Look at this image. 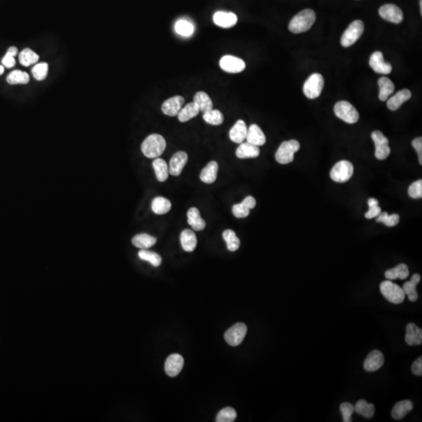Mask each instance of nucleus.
<instances>
[{"label":"nucleus","instance_id":"dca6fc26","mask_svg":"<svg viewBox=\"0 0 422 422\" xmlns=\"http://www.w3.org/2000/svg\"><path fill=\"white\" fill-rule=\"evenodd\" d=\"M185 103V99L181 95L171 97L162 105V111L166 115L175 117L178 115Z\"/></svg>","mask_w":422,"mask_h":422},{"label":"nucleus","instance_id":"c03bdc74","mask_svg":"<svg viewBox=\"0 0 422 422\" xmlns=\"http://www.w3.org/2000/svg\"><path fill=\"white\" fill-rule=\"evenodd\" d=\"M236 411L233 407H225L218 413L216 422H233L236 419Z\"/></svg>","mask_w":422,"mask_h":422},{"label":"nucleus","instance_id":"6ab92c4d","mask_svg":"<svg viewBox=\"0 0 422 422\" xmlns=\"http://www.w3.org/2000/svg\"><path fill=\"white\" fill-rule=\"evenodd\" d=\"M256 199L253 196H247L242 203L234 204L233 207V213L237 218H245L249 216L250 209L256 207Z\"/></svg>","mask_w":422,"mask_h":422},{"label":"nucleus","instance_id":"4468645a","mask_svg":"<svg viewBox=\"0 0 422 422\" xmlns=\"http://www.w3.org/2000/svg\"><path fill=\"white\" fill-rule=\"evenodd\" d=\"M188 161V155L186 152L179 151L172 156L169 163V174L173 176H179L183 172L185 165Z\"/></svg>","mask_w":422,"mask_h":422},{"label":"nucleus","instance_id":"b1692460","mask_svg":"<svg viewBox=\"0 0 422 422\" xmlns=\"http://www.w3.org/2000/svg\"><path fill=\"white\" fill-rule=\"evenodd\" d=\"M260 153L261 150L259 146L249 143L247 141L240 144L235 152L237 157L240 159L256 158Z\"/></svg>","mask_w":422,"mask_h":422},{"label":"nucleus","instance_id":"5701e85b","mask_svg":"<svg viewBox=\"0 0 422 422\" xmlns=\"http://www.w3.org/2000/svg\"><path fill=\"white\" fill-rule=\"evenodd\" d=\"M411 91L408 90H403L396 93L393 96L390 97L389 99H387V107L389 108V110L392 111H396L398 110L399 108L404 104V102L409 100L411 98Z\"/></svg>","mask_w":422,"mask_h":422},{"label":"nucleus","instance_id":"9d476101","mask_svg":"<svg viewBox=\"0 0 422 422\" xmlns=\"http://www.w3.org/2000/svg\"><path fill=\"white\" fill-rule=\"evenodd\" d=\"M247 332V327L243 323H237L225 332V341L230 346H236L242 343Z\"/></svg>","mask_w":422,"mask_h":422},{"label":"nucleus","instance_id":"c85d7f7f","mask_svg":"<svg viewBox=\"0 0 422 422\" xmlns=\"http://www.w3.org/2000/svg\"><path fill=\"white\" fill-rule=\"evenodd\" d=\"M414 404L411 400H404L395 404L392 410V417L396 420L403 419L411 410L413 409Z\"/></svg>","mask_w":422,"mask_h":422},{"label":"nucleus","instance_id":"72a5a7b5","mask_svg":"<svg viewBox=\"0 0 422 422\" xmlns=\"http://www.w3.org/2000/svg\"><path fill=\"white\" fill-rule=\"evenodd\" d=\"M193 102L199 106V110L205 113L213 110V102L204 92H198L193 97Z\"/></svg>","mask_w":422,"mask_h":422},{"label":"nucleus","instance_id":"bb28decb","mask_svg":"<svg viewBox=\"0 0 422 422\" xmlns=\"http://www.w3.org/2000/svg\"><path fill=\"white\" fill-rule=\"evenodd\" d=\"M420 275H419V274H415V275H413V276L411 277V280L404 283V285L402 287L404 294L407 295V296H408V298H409L410 301L415 302L417 299H418V298H419V295H418V292H417L416 287L417 284H419V283L420 282Z\"/></svg>","mask_w":422,"mask_h":422},{"label":"nucleus","instance_id":"0eeeda50","mask_svg":"<svg viewBox=\"0 0 422 422\" xmlns=\"http://www.w3.org/2000/svg\"><path fill=\"white\" fill-rule=\"evenodd\" d=\"M365 31V25L361 20L353 21L348 26L341 38V45L343 47H350L361 37Z\"/></svg>","mask_w":422,"mask_h":422},{"label":"nucleus","instance_id":"5fc2aeb1","mask_svg":"<svg viewBox=\"0 0 422 422\" xmlns=\"http://www.w3.org/2000/svg\"><path fill=\"white\" fill-rule=\"evenodd\" d=\"M6 53L9 54V55H11L12 56H14L15 57L17 56V54L18 53V50H17V48L14 47H9L8 48L7 52Z\"/></svg>","mask_w":422,"mask_h":422},{"label":"nucleus","instance_id":"cd10ccee","mask_svg":"<svg viewBox=\"0 0 422 422\" xmlns=\"http://www.w3.org/2000/svg\"><path fill=\"white\" fill-rule=\"evenodd\" d=\"M377 85L379 86L378 97L380 100L386 101L392 93H394L395 86L393 82L386 77H381L377 81Z\"/></svg>","mask_w":422,"mask_h":422},{"label":"nucleus","instance_id":"f704fd0d","mask_svg":"<svg viewBox=\"0 0 422 422\" xmlns=\"http://www.w3.org/2000/svg\"><path fill=\"white\" fill-rule=\"evenodd\" d=\"M156 242V238L151 236L149 234H137L134 238H132V244L136 247L141 249H149L154 246Z\"/></svg>","mask_w":422,"mask_h":422},{"label":"nucleus","instance_id":"a878e982","mask_svg":"<svg viewBox=\"0 0 422 422\" xmlns=\"http://www.w3.org/2000/svg\"><path fill=\"white\" fill-rule=\"evenodd\" d=\"M218 164L216 161H210L200 173V179L206 184H212L218 176Z\"/></svg>","mask_w":422,"mask_h":422},{"label":"nucleus","instance_id":"2eb2a0df","mask_svg":"<svg viewBox=\"0 0 422 422\" xmlns=\"http://www.w3.org/2000/svg\"><path fill=\"white\" fill-rule=\"evenodd\" d=\"M184 366V359L180 354H171L166 360L165 372L170 377H175L182 372Z\"/></svg>","mask_w":422,"mask_h":422},{"label":"nucleus","instance_id":"4c0bfd02","mask_svg":"<svg viewBox=\"0 0 422 422\" xmlns=\"http://www.w3.org/2000/svg\"><path fill=\"white\" fill-rule=\"evenodd\" d=\"M6 81L9 85H25L30 82V77L27 72L16 70L8 75Z\"/></svg>","mask_w":422,"mask_h":422},{"label":"nucleus","instance_id":"473e14b6","mask_svg":"<svg viewBox=\"0 0 422 422\" xmlns=\"http://www.w3.org/2000/svg\"><path fill=\"white\" fill-rule=\"evenodd\" d=\"M385 276L389 280H395L396 279L404 280L409 276V269L405 264H400L395 268L386 271Z\"/></svg>","mask_w":422,"mask_h":422},{"label":"nucleus","instance_id":"ddd939ff","mask_svg":"<svg viewBox=\"0 0 422 422\" xmlns=\"http://www.w3.org/2000/svg\"><path fill=\"white\" fill-rule=\"evenodd\" d=\"M369 65L373 71L381 75H389L392 70L391 63L385 61L383 54L380 51L373 52L369 60Z\"/></svg>","mask_w":422,"mask_h":422},{"label":"nucleus","instance_id":"20e7f679","mask_svg":"<svg viewBox=\"0 0 422 422\" xmlns=\"http://www.w3.org/2000/svg\"><path fill=\"white\" fill-rule=\"evenodd\" d=\"M300 144L296 140L283 141L276 153V159L279 164H287L293 161L294 154L299 150Z\"/></svg>","mask_w":422,"mask_h":422},{"label":"nucleus","instance_id":"1a4fd4ad","mask_svg":"<svg viewBox=\"0 0 422 422\" xmlns=\"http://www.w3.org/2000/svg\"><path fill=\"white\" fill-rule=\"evenodd\" d=\"M372 139L375 145V157L377 160L386 159L390 154L389 140L380 131H375L372 133Z\"/></svg>","mask_w":422,"mask_h":422},{"label":"nucleus","instance_id":"a18cd8bd","mask_svg":"<svg viewBox=\"0 0 422 422\" xmlns=\"http://www.w3.org/2000/svg\"><path fill=\"white\" fill-rule=\"evenodd\" d=\"M376 222L384 223L388 227H394L398 225L400 222V216L396 214L389 215L387 212H381V214L377 216Z\"/></svg>","mask_w":422,"mask_h":422},{"label":"nucleus","instance_id":"f257e3e1","mask_svg":"<svg viewBox=\"0 0 422 422\" xmlns=\"http://www.w3.org/2000/svg\"><path fill=\"white\" fill-rule=\"evenodd\" d=\"M316 21V13L311 9H303L291 20L288 30L293 34L303 33L311 29Z\"/></svg>","mask_w":422,"mask_h":422},{"label":"nucleus","instance_id":"c9c22d12","mask_svg":"<svg viewBox=\"0 0 422 422\" xmlns=\"http://www.w3.org/2000/svg\"><path fill=\"white\" fill-rule=\"evenodd\" d=\"M375 408L374 404H369L365 400H358L355 407H354V411H356L358 415H362V416L367 418V419H371L374 416Z\"/></svg>","mask_w":422,"mask_h":422},{"label":"nucleus","instance_id":"de8ad7c7","mask_svg":"<svg viewBox=\"0 0 422 422\" xmlns=\"http://www.w3.org/2000/svg\"><path fill=\"white\" fill-rule=\"evenodd\" d=\"M368 203H369V210L365 214V218L367 219L377 218L381 212V208L378 207V201L374 198H370L368 201Z\"/></svg>","mask_w":422,"mask_h":422},{"label":"nucleus","instance_id":"a19ab883","mask_svg":"<svg viewBox=\"0 0 422 422\" xmlns=\"http://www.w3.org/2000/svg\"><path fill=\"white\" fill-rule=\"evenodd\" d=\"M193 24L186 20H179L175 24V30L177 33L184 37H189L194 32Z\"/></svg>","mask_w":422,"mask_h":422},{"label":"nucleus","instance_id":"8fccbe9b","mask_svg":"<svg viewBox=\"0 0 422 422\" xmlns=\"http://www.w3.org/2000/svg\"><path fill=\"white\" fill-rule=\"evenodd\" d=\"M410 197L413 199H419L422 197V181L418 180L412 183L408 188Z\"/></svg>","mask_w":422,"mask_h":422},{"label":"nucleus","instance_id":"4d7b16f0","mask_svg":"<svg viewBox=\"0 0 422 422\" xmlns=\"http://www.w3.org/2000/svg\"><path fill=\"white\" fill-rule=\"evenodd\" d=\"M421 13H422V0H420Z\"/></svg>","mask_w":422,"mask_h":422},{"label":"nucleus","instance_id":"58836bf2","mask_svg":"<svg viewBox=\"0 0 422 422\" xmlns=\"http://www.w3.org/2000/svg\"><path fill=\"white\" fill-rule=\"evenodd\" d=\"M222 235L227 243V247L229 251L234 252L238 250L240 246V240L234 231L227 229L224 232Z\"/></svg>","mask_w":422,"mask_h":422},{"label":"nucleus","instance_id":"f3484780","mask_svg":"<svg viewBox=\"0 0 422 422\" xmlns=\"http://www.w3.org/2000/svg\"><path fill=\"white\" fill-rule=\"evenodd\" d=\"M384 356L381 351L377 350H373L369 353L365 363L364 368L367 372H373L381 369L384 365Z\"/></svg>","mask_w":422,"mask_h":422},{"label":"nucleus","instance_id":"603ef678","mask_svg":"<svg viewBox=\"0 0 422 422\" xmlns=\"http://www.w3.org/2000/svg\"><path fill=\"white\" fill-rule=\"evenodd\" d=\"M411 371L413 374L417 376H422V357H420L413 363L411 367Z\"/></svg>","mask_w":422,"mask_h":422},{"label":"nucleus","instance_id":"2f4dec72","mask_svg":"<svg viewBox=\"0 0 422 422\" xmlns=\"http://www.w3.org/2000/svg\"><path fill=\"white\" fill-rule=\"evenodd\" d=\"M153 167L156 173V179L160 183H164L169 176V168L165 160L161 158H156L153 162Z\"/></svg>","mask_w":422,"mask_h":422},{"label":"nucleus","instance_id":"7ed1b4c3","mask_svg":"<svg viewBox=\"0 0 422 422\" xmlns=\"http://www.w3.org/2000/svg\"><path fill=\"white\" fill-rule=\"evenodd\" d=\"M334 113L338 118L348 124L357 123L359 113L353 105L347 101H339L334 106Z\"/></svg>","mask_w":422,"mask_h":422},{"label":"nucleus","instance_id":"37998d69","mask_svg":"<svg viewBox=\"0 0 422 422\" xmlns=\"http://www.w3.org/2000/svg\"><path fill=\"white\" fill-rule=\"evenodd\" d=\"M139 257L142 261L149 262L154 267L160 266L162 263V258L160 255L154 253V252L146 250V249H141L139 252Z\"/></svg>","mask_w":422,"mask_h":422},{"label":"nucleus","instance_id":"79ce46f5","mask_svg":"<svg viewBox=\"0 0 422 422\" xmlns=\"http://www.w3.org/2000/svg\"><path fill=\"white\" fill-rule=\"evenodd\" d=\"M203 120L211 125H220L224 122V115L218 110H210L203 113Z\"/></svg>","mask_w":422,"mask_h":422},{"label":"nucleus","instance_id":"3c124183","mask_svg":"<svg viewBox=\"0 0 422 422\" xmlns=\"http://www.w3.org/2000/svg\"><path fill=\"white\" fill-rule=\"evenodd\" d=\"M412 145L415 148L417 153L419 154V163L421 165L422 164V138L419 137L412 141Z\"/></svg>","mask_w":422,"mask_h":422},{"label":"nucleus","instance_id":"aec40b11","mask_svg":"<svg viewBox=\"0 0 422 422\" xmlns=\"http://www.w3.org/2000/svg\"><path fill=\"white\" fill-rule=\"evenodd\" d=\"M248 129L245 121L238 120L229 132V138L234 143L241 144L246 140Z\"/></svg>","mask_w":422,"mask_h":422},{"label":"nucleus","instance_id":"4be33fe9","mask_svg":"<svg viewBox=\"0 0 422 422\" xmlns=\"http://www.w3.org/2000/svg\"><path fill=\"white\" fill-rule=\"evenodd\" d=\"M246 140L249 143L257 146H261L266 142V136L258 125L253 124L248 129Z\"/></svg>","mask_w":422,"mask_h":422},{"label":"nucleus","instance_id":"393cba45","mask_svg":"<svg viewBox=\"0 0 422 422\" xmlns=\"http://www.w3.org/2000/svg\"><path fill=\"white\" fill-rule=\"evenodd\" d=\"M181 244L183 249L186 252H192L195 250L197 245V238L195 233L190 229L183 230L180 235Z\"/></svg>","mask_w":422,"mask_h":422},{"label":"nucleus","instance_id":"a211bd4d","mask_svg":"<svg viewBox=\"0 0 422 422\" xmlns=\"http://www.w3.org/2000/svg\"><path fill=\"white\" fill-rule=\"evenodd\" d=\"M214 24L223 28H230L234 26L238 21V17L232 12H216L213 17Z\"/></svg>","mask_w":422,"mask_h":422},{"label":"nucleus","instance_id":"49530a36","mask_svg":"<svg viewBox=\"0 0 422 422\" xmlns=\"http://www.w3.org/2000/svg\"><path fill=\"white\" fill-rule=\"evenodd\" d=\"M48 63H37L32 70V75L37 81H43L48 75Z\"/></svg>","mask_w":422,"mask_h":422},{"label":"nucleus","instance_id":"39448f33","mask_svg":"<svg viewBox=\"0 0 422 422\" xmlns=\"http://www.w3.org/2000/svg\"><path fill=\"white\" fill-rule=\"evenodd\" d=\"M325 86L323 76L318 73H314L307 78L303 85V93L308 99H316L320 96Z\"/></svg>","mask_w":422,"mask_h":422},{"label":"nucleus","instance_id":"6e6d98bb","mask_svg":"<svg viewBox=\"0 0 422 422\" xmlns=\"http://www.w3.org/2000/svg\"><path fill=\"white\" fill-rule=\"evenodd\" d=\"M4 73V67L3 66L0 65V75H2Z\"/></svg>","mask_w":422,"mask_h":422},{"label":"nucleus","instance_id":"412c9836","mask_svg":"<svg viewBox=\"0 0 422 422\" xmlns=\"http://www.w3.org/2000/svg\"><path fill=\"white\" fill-rule=\"evenodd\" d=\"M405 341L409 346H419L422 342V330L414 323L406 327Z\"/></svg>","mask_w":422,"mask_h":422},{"label":"nucleus","instance_id":"7c9ffc66","mask_svg":"<svg viewBox=\"0 0 422 422\" xmlns=\"http://www.w3.org/2000/svg\"><path fill=\"white\" fill-rule=\"evenodd\" d=\"M199 106L195 104V102H189L188 104L186 105L184 107L181 109L179 114H178V118H179L180 122H187L189 120L192 119L194 117L199 114Z\"/></svg>","mask_w":422,"mask_h":422},{"label":"nucleus","instance_id":"9b49d317","mask_svg":"<svg viewBox=\"0 0 422 422\" xmlns=\"http://www.w3.org/2000/svg\"><path fill=\"white\" fill-rule=\"evenodd\" d=\"M220 67L223 71L232 74L242 72L246 68V63L236 56L226 55L220 60Z\"/></svg>","mask_w":422,"mask_h":422},{"label":"nucleus","instance_id":"6e6552de","mask_svg":"<svg viewBox=\"0 0 422 422\" xmlns=\"http://www.w3.org/2000/svg\"><path fill=\"white\" fill-rule=\"evenodd\" d=\"M353 171L354 168L350 161L341 160L333 167L330 172V177L331 180L335 183H346L353 176Z\"/></svg>","mask_w":422,"mask_h":422},{"label":"nucleus","instance_id":"423d86ee","mask_svg":"<svg viewBox=\"0 0 422 422\" xmlns=\"http://www.w3.org/2000/svg\"><path fill=\"white\" fill-rule=\"evenodd\" d=\"M380 291L388 301L394 304H400L403 303L405 299V294L403 288L389 280L381 283Z\"/></svg>","mask_w":422,"mask_h":422},{"label":"nucleus","instance_id":"f03ea898","mask_svg":"<svg viewBox=\"0 0 422 422\" xmlns=\"http://www.w3.org/2000/svg\"><path fill=\"white\" fill-rule=\"evenodd\" d=\"M167 143L163 136L153 134L148 136L141 143V152L148 158H157L165 150Z\"/></svg>","mask_w":422,"mask_h":422},{"label":"nucleus","instance_id":"864d4df0","mask_svg":"<svg viewBox=\"0 0 422 422\" xmlns=\"http://www.w3.org/2000/svg\"><path fill=\"white\" fill-rule=\"evenodd\" d=\"M2 63L4 67H6V68H12L15 65L16 60L14 59V56H12L11 55L6 53L5 56L2 58Z\"/></svg>","mask_w":422,"mask_h":422},{"label":"nucleus","instance_id":"ea45409f","mask_svg":"<svg viewBox=\"0 0 422 422\" xmlns=\"http://www.w3.org/2000/svg\"><path fill=\"white\" fill-rule=\"evenodd\" d=\"M39 56L37 54L30 48H24L19 55L20 63L24 67H29L32 64H36L39 61Z\"/></svg>","mask_w":422,"mask_h":422},{"label":"nucleus","instance_id":"09e8293b","mask_svg":"<svg viewBox=\"0 0 422 422\" xmlns=\"http://www.w3.org/2000/svg\"><path fill=\"white\" fill-rule=\"evenodd\" d=\"M341 414L342 415V420L344 422H351V417L354 412V407L350 403H342L340 405Z\"/></svg>","mask_w":422,"mask_h":422},{"label":"nucleus","instance_id":"e433bc0d","mask_svg":"<svg viewBox=\"0 0 422 422\" xmlns=\"http://www.w3.org/2000/svg\"><path fill=\"white\" fill-rule=\"evenodd\" d=\"M171 203L168 199L164 197H156L152 202V210L156 214H165L169 212Z\"/></svg>","mask_w":422,"mask_h":422},{"label":"nucleus","instance_id":"f8f14e48","mask_svg":"<svg viewBox=\"0 0 422 422\" xmlns=\"http://www.w3.org/2000/svg\"><path fill=\"white\" fill-rule=\"evenodd\" d=\"M378 12L381 18L393 24H400L404 20L403 11L394 4H385L380 7Z\"/></svg>","mask_w":422,"mask_h":422},{"label":"nucleus","instance_id":"c756f323","mask_svg":"<svg viewBox=\"0 0 422 422\" xmlns=\"http://www.w3.org/2000/svg\"><path fill=\"white\" fill-rule=\"evenodd\" d=\"M188 225L195 231H202L206 228V222L201 218L199 210L195 207H192L187 213Z\"/></svg>","mask_w":422,"mask_h":422}]
</instances>
